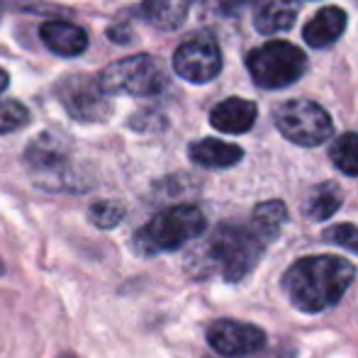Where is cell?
<instances>
[{"label":"cell","instance_id":"obj_27","mask_svg":"<svg viewBox=\"0 0 358 358\" xmlns=\"http://www.w3.org/2000/svg\"><path fill=\"white\" fill-rule=\"evenodd\" d=\"M0 15H3V0H0Z\"/></svg>","mask_w":358,"mask_h":358},{"label":"cell","instance_id":"obj_26","mask_svg":"<svg viewBox=\"0 0 358 358\" xmlns=\"http://www.w3.org/2000/svg\"><path fill=\"white\" fill-rule=\"evenodd\" d=\"M62 358H76V356H71V354H64Z\"/></svg>","mask_w":358,"mask_h":358},{"label":"cell","instance_id":"obj_15","mask_svg":"<svg viewBox=\"0 0 358 358\" xmlns=\"http://www.w3.org/2000/svg\"><path fill=\"white\" fill-rule=\"evenodd\" d=\"M297 20L295 0H266L256 13V29L264 34L285 32Z\"/></svg>","mask_w":358,"mask_h":358},{"label":"cell","instance_id":"obj_4","mask_svg":"<svg viewBox=\"0 0 358 358\" xmlns=\"http://www.w3.org/2000/svg\"><path fill=\"white\" fill-rule=\"evenodd\" d=\"M266 241L254 229H239V227H220L210 239L208 251L220 264L222 275L229 283L246 278L254 264L261 259Z\"/></svg>","mask_w":358,"mask_h":358},{"label":"cell","instance_id":"obj_6","mask_svg":"<svg viewBox=\"0 0 358 358\" xmlns=\"http://www.w3.org/2000/svg\"><path fill=\"white\" fill-rule=\"evenodd\" d=\"M305 54L290 42H268L246 59L249 73L261 88H287L305 73Z\"/></svg>","mask_w":358,"mask_h":358},{"label":"cell","instance_id":"obj_23","mask_svg":"<svg viewBox=\"0 0 358 358\" xmlns=\"http://www.w3.org/2000/svg\"><path fill=\"white\" fill-rule=\"evenodd\" d=\"M220 3L224 10H239V8H244V5H249L251 0H220Z\"/></svg>","mask_w":358,"mask_h":358},{"label":"cell","instance_id":"obj_25","mask_svg":"<svg viewBox=\"0 0 358 358\" xmlns=\"http://www.w3.org/2000/svg\"><path fill=\"white\" fill-rule=\"evenodd\" d=\"M5 273V266H3V261H0V275H3Z\"/></svg>","mask_w":358,"mask_h":358},{"label":"cell","instance_id":"obj_11","mask_svg":"<svg viewBox=\"0 0 358 358\" xmlns=\"http://www.w3.org/2000/svg\"><path fill=\"white\" fill-rule=\"evenodd\" d=\"M39 37L49 52L59 57H80L88 49V34L83 27L66 20H49L39 27Z\"/></svg>","mask_w":358,"mask_h":358},{"label":"cell","instance_id":"obj_22","mask_svg":"<svg viewBox=\"0 0 358 358\" xmlns=\"http://www.w3.org/2000/svg\"><path fill=\"white\" fill-rule=\"evenodd\" d=\"M324 239L358 254V227L356 224H349V222H346V224L329 227V229L324 231Z\"/></svg>","mask_w":358,"mask_h":358},{"label":"cell","instance_id":"obj_13","mask_svg":"<svg viewBox=\"0 0 358 358\" xmlns=\"http://www.w3.org/2000/svg\"><path fill=\"white\" fill-rule=\"evenodd\" d=\"M346 29V13L341 8H322L310 22L305 24L302 29V37L310 47L315 49H324V47H331L336 39L344 34Z\"/></svg>","mask_w":358,"mask_h":358},{"label":"cell","instance_id":"obj_17","mask_svg":"<svg viewBox=\"0 0 358 358\" xmlns=\"http://www.w3.org/2000/svg\"><path fill=\"white\" fill-rule=\"evenodd\" d=\"M285 220H287L285 205L280 200H268V203H261L254 210V224H251V229L264 241H271L280 231Z\"/></svg>","mask_w":358,"mask_h":358},{"label":"cell","instance_id":"obj_19","mask_svg":"<svg viewBox=\"0 0 358 358\" xmlns=\"http://www.w3.org/2000/svg\"><path fill=\"white\" fill-rule=\"evenodd\" d=\"M331 161L346 176H358V134L346 132L331 144Z\"/></svg>","mask_w":358,"mask_h":358},{"label":"cell","instance_id":"obj_21","mask_svg":"<svg viewBox=\"0 0 358 358\" xmlns=\"http://www.w3.org/2000/svg\"><path fill=\"white\" fill-rule=\"evenodd\" d=\"M29 122V110L17 100H0V134L15 132Z\"/></svg>","mask_w":358,"mask_h":358},{"label":"cell","instance_id":"obj_20","mask_svg":"<svg viewBox=\"0 0 358 358\" xmlns=\"http://www.w3.org/2000/svg\"><path fill=\"white\" fill-rule=\"evenodd\" d=\"M88 217L98 229H115L124 220V208L113 200H98V203H93Z\"/></svg>","mask_w":358,"mask_h":358},{"label":"cell","instance_id":"obj_10","mask_svg":"<svg viewBox=\"0 0 358 358\" xmlns=\"http://www.w3.org/2000/svg\"><path fill=\"white\" fill-rule=\"evenodd\" d=\"M208 344L220 356L239 358L256 354L266 344V334L254 324L234 320H217L208 327Z\"/></svg>","mask_w":358,"mask_h":358},{"label":"cell","instance_id":"obj_5","mask_svg":"<svg viewBox=\"0 0 358 358\" xmlns=\"http://www.w3.org/2000/svg\"><path fill=\"white\" fill-rule=\"evenodd\" d=\"M100 85L108 95H156L166 88V71L159 64V59L149 54H137V57L120 59L110 64L103 73L98 76Z\"/></svg>","mask_w":358,"mask_h":358},{"label":"cell","instance_id":"obj_14","mask_svg":"<svg viewBox=\"0 0 358 358\" xmlns=\"http://www.w3.org/2000/svg\"><path fill=\"white\" fill-rule=\"evenodd\" d=\"M188 154L195 164L205 166V169H229V166L239 164L244 151L236 144L222 142V139H200V142L190 144Z\"/></svg>","mask_w":358,"mask_h":358},{"label":"cell","instance_id":"obj_2","mask_svg":"<svg viewBox=\"0 0 358 358\" xmlns=\"http://www.w3.org/2000/svg\"><path fill=\"white\" fill-rule=\"evenodd\" d=\"M208 227L203 210L195 205H176L154 215L134 236V249L144 256L176 251L188 241L198 239Z\"/></svg>","mask_w":358,"mask_h":358},{"label":"cell","instance_id":"obj_8","mask_svg":"<svg viewBox=\"0 0 358 358\" xmlns=\"http://www.w3.org/2000/svg\"><path fill=\"white\" fill-rule=\"evenodd\" d=\"M57 95L66 108V113L78 122H100L110 113V105L105 100L108 93L100 85V78H93V76H66L59 83Z\"/></svg>","mask_w":358,"mask_h":358},{"label":"cell","instance_id":"obj_7","mask_svg":"<svg viewBox=\"0 0 358 358\" xmlns=\"http://www.w3.org/2000/svg\"><path fill=\"white\" fill-rule=\"evenodd\" d=\"M280 134L300 146H317L331 137V117L324 108L310 100H287L275 110Z\"/></svg>","mask_w":358,"mask_h":358},{"label":"cell","instance_id":"obj_12","mask_svg":"<svg viewBox=\"0 0 358 358\" xmlns=\"http://www.w3.org/2000/svg\"><path fill=\"white\" fill-rule=\"evenodd\" d=\"M256 105L244 98H227L220 105H215L210 113V122L215 129L224 134H244L254 127L256 122Z\"/></svg>","mask_w":358,"mask_h":358},{"label":"cell","instance_id":"obj_3","mask_svg":"<svg viewBox=\"0 0 358 358\" xmlns=\"http://www.w3.org/2000/svg\"><path fill=\"white\" fill-rule=\"evenodd\" d=\"M24 166L32 180L44 190H85L76 180V171L69 161V149L62 139L42 134L24 151Z\"/></svg>","mask_w":358,"mask_h":358},{"label":"cell","instance_id":"obj_18","mask_svg":"<svg viewBox=\"0 0 358 358\" xmlns=\"http://www.w3.org/2000/svg\"><path fill=\"white\" fill-rule=\"evenodd\" d=\"M339 208H341L339 188L327 183V185H320V188L310 195V200H307V205H305V213L310 220L324 222V220H329Z\"/></svg>","mask_w":358,"mask_h":358},{"label":"cell","instance_id":"obj_24","mask_svg":"<svg viewBox=\"0 0 358 358\" xmlns=\"http://www.w3.org/2000/svg\"><path fill=\"white\" fill-rule=\"evenodd\" d=\"M8 83H10V78H8V73L0 69V93H3L5 88H8Z\"/></svg>","mask_w":358,"mask_h":358},{"label":"cell","instance_id":"obj_9","mask_svg":"<svg viewBox=\"0 0 358 358\" xmlns=\"http://www.w3.org/2000/svg\"><path fill=\"white\" fill-rule=\"evenodd\" d=\"M173 69L190 83H208L222 71L220 47L210 34H193L176 49Z\"/></svg>","mask_w":358,"mask_h":358},{"label":"cell","instance_id":"obj_1","mask_svg":"<svg viewBox=\"0 0 358 358\" xmlns=\"http://www.w3.org/2000/svg\"><path fill=\"white\" fill-rule=\"evenodd\" d=\"M354 278L356 268L341 256H305L285 271L283 287L297 310L315 315L336 305Z\"/></svg>","mask_w":358,"mask_h":358},{"label":"cell","instance_id":"obj_16","mask_svg":"<svg viewBox=\"0 0 358 358\" xmlns=\"http://www.w3.org/2000/svg\"><path fill=\"white\" fill-rule=\"evenodd\" d=\"M193 0H144L142 15L161 29H176L185 20Z\"/></svg>","mask_w":358,"mask_h":358}]
</instances>
